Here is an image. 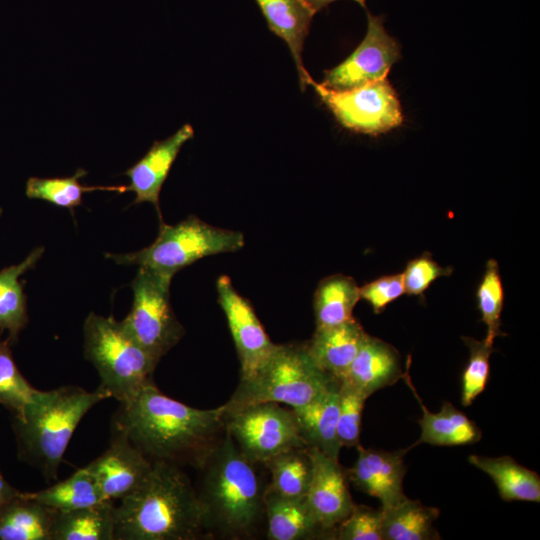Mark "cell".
Segmentation results:
<instances>
[{
  "label": "cell",
  "mask_w": 540,
  "mask_h": 540,
  "mask_svg": "<svg viewBox=\"0 0 540 540\" xmlns=\"http://www.w3.org/2000/svg\"><path fill=\"white\" fill-rule=\"evenodd\" d=\"M115 429L150 461L202 468L225 430L223 406L198 409L163 394L151 382L121 404Z\"/></svg>",
  "instance_id": "obj_1"
},
{
  "label": "cell",
  "mask_w": 540,
  "mask_h": 540,
  "mask_svg": "<svg viewBox=\"0 0 540 540\" xmlns=\"http://www.w3.org/2000/svg\"><path fill=\"white\" fill-rule=\"evenodd\" d=\"M115 540H195L206 535L203 512L178 465L154 461L134 491L114 505Z\"/></svg>",
  "instance_id": "obj_2"
},
{
  "label": "cell",
  "mask_w": 540,
  "mask_h": 540,
  "mask_svg": "<svg viewBox=\"0 0 540 540\" xmlns=\"http://www.w3.org/2000/svg\"><path fill=\"white\" fill-rule=\"evenodd\" d=\"M257 464L248 459L230 435L214 446L202 468L204 476L198 494L208 536L230 539L253 537L265 519L267 485Z\"/></svg>",
  "instance_id": "obj_3"
},
{
  "label": "cell",
  "mask_w": 540,
  "mask_h": 540,
  "mask_svg": "<svg viewBox=\"0 0 540 540\" xmlns=\"http://www.w3.org/2000/svg\"><path fill=\"white\" fill-rule=\"evenodd\" d=\"M107 398L99 387L92 392L75 385L39 390L20 413L13 415L19 458L38 469L47 480L56 479L80 421Z\"/></svg>",
  "instance_id": "obj_4"
},
{
  "label": "cell",
  "mask_w": 540,
  "mask_h": 540,
  "mask_svg": "<svg viewBox=\"0 0 540 540\" xmlns=\"http://www.w3.org/2000/svg\"><path fill=\"white\" fill-rule=\"evenodd\" d=\"M336 378L320 369L310 357L306 344L280 345L252 377L240 380L230 399L223 404L229 415L258 403H283L292 409L312 402Z\"/></svg>",
  "instance_id": "obj_5"
},
{
  "label": "cell",
  "mask_w": 540,
  "mask_h": 540,
  "mask_svg": "<svg viewBox=\"0 0 540 540\" xmlns=\"http://www.w3.org/2000/svg\"><path fill=\"white\" fill-rule=\"evenodd\" d=\"M84 356L95 367L102 389L120 404L131 401L158 364L130 335L122 321L91 312L83 326Z\"/></svg>",
  "instance_id": "obj_6"
},
{
  "label": "cell",
  "mask_w": 540,
  "mask_h": 540,
  "mask_svg": "<svg viewBox=\"0 0 540 540\" xmlns=\"http://www.w3.org/2000/svg\"><path fill=\"white\" fill-rule=\"evenodd\" d=\"M243 246L241 232L215 227L189 216L175 225L160 221L158 236L148 247L128 254H108L107 257L118 264H137L174 275L203 257L235 252Z\"/></svg>",
  "instance_id": "obj_7"
},
{
  "label": "cell",
  "mask_w": 540,
  "mask_h": 540,
  "mask_svg": "<svg viewBox=\"0 0 540 540\" xmlns=\"http://www.w3.org/2000/svg\"><path fill=\"white\" fill-rule=\"evenodd\" d=\"M173 276L140 267L131 284L132 308L122 320L130 335L157 361L184 335L170 303Z\"/></svg>",
  "instance_id": "obj_8"
},
{
  "label": "cell",
  "mask_w": 540,
  "mask_h": 540,
  "mask_svg": "<svg viewBox=\"0 0 540 540\" xmlns=\"http://www.w3.org/2000/svg\"><path fill=\"white\" fill-rule=\"evenodd\" d=\"M225 431L251 461L263 464L282 452L308 448L293 409L267 402L225 416Z\"/></svg>",
  "instance_id": "obj_9"
},
{
  "label": "cell",
  "mask_w": 540,
  "mask_h": 540,
  "mask_svg": "<svg viewBox=\"0 0 540 540\" xmlns=\"http://www.w3.org/2000/svg\"><path fill=\"white\" fill-rule=\"evenodd\" d=\"M312 86L336 120L345 128L369 135L399 127L403 113L395 89L387 78L347 91H333L313 79Z\"/></svg>",
  "instance_id": "obj_10"
},
{
  "label": "cell",
  "mask_w": 540,
  "mask_h": 540,
  "mask_svg": "<svg viewBox=\"0 0 540 540\" xmlns=\"http://www.w3.org/2000/svg\"><path fill=\"white\" fill-rule=\"evenodd\" d=\"M368 24L363 41L336 67L325 70L320 83L333 91H347L386 78L401 58L399 43L388 34L382 16L366 11Z\"/></svg>",
  "instance_id": "obj_11"
},
{
  "label": "cell",
  "mask_w": 540,
  "mask_h": 540,
  "mask_svg": "<svg viewBox=\"0 0 540 540\" xmlns=\"http://www.w3.org/2000/svg\"><path fill=\"white\" fill-rule=\"evenodd\" d=\"M216 289L239 357L240 380L248 379L262 368L278 344L271 341L253 307L228 276L217 279Z\"/></svg>",
  "instance_id": "obj_12"
},
{
  "label": "cell",
  "mask_w": 540,
  "mask_h": 540,
  "mask_svg": "<svg viewBox=\"0 0 540 540\" xmlns=\"http://www.w3.org/2000/svg\"><path fill=\"white\" fill-rule=\"evenodd\" d=\"M153 466L121 431L115 429L109 447L85 468L104 498L116 502L139 487Z\"/></svg>",
  "instance_id": "obj_13"
},
{
  "label": "cell",
  "mask_w": 540,
  "mask_h": 540,
  "mask_svg": "<svg viewBox=\"0 0 540 540\" xmlns=\"http://www.w3.org/2000/svg\"><path fill=\"white\" fill-rule=\"evenodd\" d=\"M308 450L312 476L305 500L319 526L328 533L351 513L355 503L338 460L316 448Z\"/></svg>",
  "instance_id": "obj_14"
},
{
  "label": "cell",
  "mask_w": 540,
  "mask_h": 540,
  "mask_svg": "<svg viewBox=\"0 0 540 540\" xmlns=\"http://www.w3.org/2000/svg\"><path fill=\"white\" fill-rule=\"evenodd\" d=\"M358 456L346 476L354 486L381 502V508L393 506L407 496L403 491V479L406 473L404 456L409 450L384 451L357 447Z\"/></svg>",
  "instance_id": "obj_15"
},
{
  "label": "cell",
  "mask_w": 540,
  "mask_h": 540,
  "mask_svg": "<svg viewBox=\"0 0 540 540\" xmlns=\"http://www.w3.org/2000/svg\"><path fill=\"white\" fill-rule=\"evenodd\" d=\"M193 136V127L190 124L183 125L168 138L155 141L148 152L125 172L130 179L126 190L136 195L132 204L150 202L162 221L159 206L162 185L182 146Z\"/></svg>",
  "instance_id": "obj_16"
},
{
  "label": "cell",
  "mask_w": 540,
  "mask_h": 540,
  "mask_svg": "<svg viewBox=\"0 0 540 540\" xmlns=\"http://www.w3.org/2000/svg\"><path fill=\"white\" fill-rule=\"evenodd\" d=\"M404 372L398 350L367 334L340 382L368 398L378 390L394 385L402 379Z\"/></svg>",
  "instance_id": "obj_17"
},
{
  "label": "cell",
  "mask_w": 540,
  "mask_h": 540,
  "mask_svg": "<svg viewBox=\"0 0 540 540\" xmlns=\"http://www.w3.org/2000/svg\"><path fill=\"white\" fill-rule=\"evenodd\" d=\"M255 1L269 29L288 45L304 91L312 78L303 65L302 51L315 12L303 0Z\"/></svg>",
  "instance_id": "obj_18"
},
{
  "label": "cell",
  "mask_w": 540,
  "mask_h": 540,
  "mask_svg": "<svg viewBox=\"0 0 540 540\" xmlns=\"http://www.w3.org/2000/svg\"><path fill=\"white\" fill-rule=\"evenodd\" d=\"M409 365L410 356L406 361V369L402 379H404L417 399L422 410V417L418 420L421 435L408 449L423 443L435 446H456L478 442L482 437L481 430L450 402L444 401L441 410L437 413H432L427 409L412 385L409 376Z\"/></svg>",
  "instance_id": "obj_19"
},
{
  "label": "cell",
  "mask_w": 540,
  "mask_h": 540,
  "mask_svg": "<svg viewBox=\"0 0 540 540\" xmlns=\"http://www.w3.org/2000/svg\"><path fill=\"white\" fill-rule=\"evenodd\" d=\"M366 335L353 318L336 326L316 329L306 348L320 369L341 381Z\"/></svg>",
  "instance_id": "obj_20"
},
{
  "label": "cell",
  "mask_w": 540,
  "mask_h": 540,
  "mask_svg": "<svg viewBox=\"0 0 540 540\" xmlns=\"http://www.w3.org/2000/svg\"><path fill=\"white\" fill-rule=\"evenodd\" d=\"M339 401L340 381H337L312 402L293 409L307 447L336 460L342 448L337 435Z\"/></svg>",
  "instance_id": "obj_21"
},
{
  "label": "cell",
  "mask_w": 540,
  "mask_h": 540,
  "mask_svg": "<svg viewBox=\"0 0 540 540\" xmlns=\"http://www.w3.org/2000/svg\"><path fill=\"white\" fill-rule=\"evenodd\" d=\"M265 520L270 540L312 539L326 533L313 517L305 497H283L267 489Z\"/></svg>",
  "instance_id": "obj_22"
},
{
  "label": "cell",
  "mask_w": 540,
  "mask_h": 540,
  "mask_svg": "<svg viewBox=\"0 0 540 540\" xmlns=\"http://www.w3.org/2000/svg\"><path fill=\"white\" fill-rule=\"evenodd\" d=\"M471 465L486 473L495 483L500 497L507 502H540V477L510 456L470 455Z\"/></svg>",
  "instance_id": "obj_23"
},
{
  "label": "cell",
  "mask_w": 540,
  "mask_h": 540,
  "mask_svg": "<svg viewBox=\"0 0 540 540\" xmlns=\"http://www.w3.org/2000/svg\"><path fill=\"white\" fill-rule=\"evenodd\" d=\"M56 512L21 492L0 510V540H50Z\"/></svg>",
  "instance_id": "obj_24"
},
{
  "label": "cell",
  "mask_w": 540,
  "mask_h": 540,
  "mask_svg": "<svg viewBox=\"0 0 540 540\" xmlns=\"http://www.w3.org/2000/svg\"><path fill=\"white\" fill-rule=\"evenodd\" d=\"M114 505L115 502L104 500L67 512H56L50 540H115Z\"/></svg>",
  "instance_id": "obj_25"
},
{
  "label": "cell",
  "mask_w": 540,
  "mask_h": 540,
  "mask_svg": "<svg viewBox=\"0 0 540 540\" xmlns=\"http://www.w3.org/2000/svg\"><path fill=\"white\" fill-rule=\"evenodd\" d=\"M382 514V540H437L440 534L434 527L440 511L406 497Z\"/></svg>",
  "instance_id": "obj_26"
},
{
  "label": "cell",
  "mask_w": 540,
  "mask_h": 540,
  "mask_svg": "<svg viewBox=\"0 0 540 540\" xmlns=\"http://www.w3.org/2000/svg\"><path fill=\"white\" fill-rule=\"evenodd\" d=\"M43 252V247L35 248L21 263L0 271V331L8 332L10 344L28 322L26 296L19 278L35 266Z\"/></svg>",
  "instance_id": "obj_27"
},
{
  "label": "cell",
  "mask_w": 540,
  "mask_h": 540,
  "mask_svg": "<svg viewBox=\"0 0 540 540\" xmlns=\"http://www.w3.org/2000/svg\"><path fill=\"white\" fill-rule=\"evenodd\" d=\"M359 300V286L352 277L335 274L324 278L314 293L316 329L353 319V310Z\"/></svg>",
  "instance_id": "obj_28"
},
{
  "label": "cell",
  "mask_w": 540,
  "mask_h": 540,
  "mask_svg": "<svg viewBox=\"0 0 540 540\" xmlns=\"http://www.w3.org/2000/svg\"><path fill=\"white\" fill-rule=\"evenodd\" d=\"M263 464L270 472L267 490L289 498L306 496L312 476V460L308 448L282 452Z\"/></svg>",
  "instance_id": "obj_29"
},
{
  "label": "cell",
  "mask_w": 540,
  "mask_h": 540,
  "mask_svg": "<svg viewBox=\"0 0 540 540\" xmlns=\"http://www.w3.org/2000/svg\"><path fill=\"white\" fill-rule=\"evenodd\" d=\"M27 495L57 512H67L104 501L94 477L85 467L63 481L40 491L27 492Z\"/></svg>",
  "instance_id": "obj_30"
},
{
  "label": "cell",
  "mask_w": 540,
  "mask_h": 540,
  "mask_svg": "<svg viewBox=\"0 0 540 540\" xmlns=\"http://www.w3.org/2000/svg\"><path fill=\"white\" fill-rule=\"evenodd\" d=\"M87 171L78 168L71 177L64 178H39L31 177L26 183V195L31 199L48 201L58 207L73 209L82 204V196L86 192L94 190H108L123 193L125 186H86L79 182Z\"/></svg>",
  "instance_id": "obj_31"
},
{
  "label": "cell",
  "mask_w": 540,
  "mask_h": 540,
  "mask_svg": "<svg viewBox=\"0 0 540 540\" xmlns=\"http://www.w3.org/2000/svg\"><path fill=\"white\" fill-rule=\"evenodd\" d=\"M478 310L481 321L486 325L487 333L484 341L493 345L498 336L505 333L501 330V313L504 305V288L498 262L490 259L476 290Z\"/></svg>",
  "instance_id": "obj_32"
},
{
  "label": "cell",
  "mask_w": 540,
  "mask_h": 540,
  "mask_svg": "<svg viewBox=\"0 0 540 540\" xmlns=\"http://www.w3.org/2000/svg\"><path fill=\"white\" fill-rule=\"evenodd\" d=\"M38 391L17 368L8 340L0 337V405L12 411L13 415L18 414Z\"/></svg>",
  "instance_id": "obj_33"
},
{
  "label": "cell",
  "mask_w": 540,
  "mask_h": 540,
  "mask_svg": "<svg viewBox=\"0 0 540 540\" xmlns=\"http://www.w3.org/2000/svg\"><path fill=\"white\" fill-rule=\"evenodd\" d=\"M469 349V359L462 373L461 404L470 406L485 390L490 375V356L493 345L472 337H462Z\"/></svg>",
  "instance_id": "obj_34"
},
{
  "label": "cell",
  "mask_w": 540,
  "mask_h": 540,
  "mask_svg": "<svg viewBox=\"0 0 540 540\" xmlns=\"http://www.w3.org/2000/svg\"><path fill=\"white\" fill-rule=\"evenodd\" d=\"M366 400L364 394L340 382L337 435L342 447L360 445L362 412Z\"/></svg>",
  "instance_id": "obj_35"
},
{
  "label": "cell",
  "mask_w": 540,
  "mask_h": 540,
  "mask_svg": "<svg viewBox=\"0 0 540 540\" xmlns=\"http://www.w3.org/2000/svg\"><path fill=\"white\" fill-rule=\"evenodd\" d=\"M381 524V510L355 504L351 513L335 528V538L340 540H382Z\"/></svg>",
  "instance_id": "obj_36"
},
{
  "label": "cell",
  "mask_w": 540,
  "mask_h": 540,
  "mask_svg": "<svg viewBox=\"0 0 540 540\" xmlns=\"http://www.w3.org/2000/svg\"><path fill=\"white\" fill-rule=\"evenodd\" d=\"M452 272V267L439 265L430 253H422L408 261L402 272L404 292L408 295L422 296L436 279L450 276Z\"/></svg>",
  "instance_id": "obj_37"
},
{
  "label": "cell",
  "mask_w": 540,
  "mask_h": 540,
  "mask_svg": "<svg viewBox=\"0 0 540 540\" xmlns=\"http://www.w3.org/2000/svg\"><path fill=\"white\" fill-rule=\"evenodd\" d=\"M360 299L365 300L376 314L401 297L404 292L402 273L381 276L359 287Z\"/></svg>",
  "instance_id": "obj_38"
},
{
  "label": "cell",
  "mask_w": 540,
  "mask_h": 540,
  "mask_svg": "<svg viewBox=\"0 0 540 540\" xmlns=\"http://www.w3.org/2000/svg\"><path fill=\"white\" fill-rule=\"evenodd\" d=\"M21 494V491L10 485L0 471V510L9 501Z\"/></svg>",
  "instance_id": "obj_39"
},
{
  "label": "cell",
  "mask_w": 540,
  "mask_h": 540,
  "mask_svg": "<svg viewBox=\"0 0 540 540\" xmlns=\"http://www.w3.org/2000/svg\"><path fill=\"white\" fill-rule=\"evenodd\" d=\"M315 13L337 0H303ZM365 8L366 0H354Z\"/></svg>",
  "instance_id": "obj_40"
},
{
  "label": "cell",
  "mask_w": 540,
  "mask_h": 540,
  "mask_svg": "<svg viewBox=\"0 0 540 540\" xmlns=\"http://www.w3.org/2000/svg\"><path fill=\"white\" fill-rule=\"evenodd\" d=\"M1 215H2V208L0 207V217H1Z\"/></svg>",
  "instance_id": "obj_41"
}]
</instances>
